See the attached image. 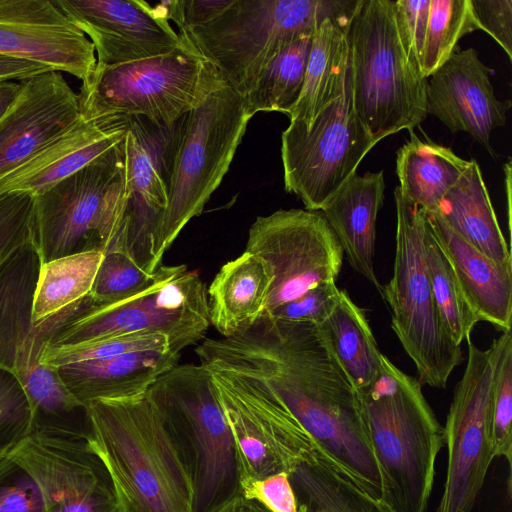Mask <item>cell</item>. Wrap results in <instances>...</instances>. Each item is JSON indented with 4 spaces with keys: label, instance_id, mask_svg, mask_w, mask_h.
<instances>
[{
    "label": "cell",
    "instance_id": "14",
    "mask_svg": "<svg viewBox=\"0 0 512 512\" xmlns=\"http://www.w3.org/2000/svg\"><path fill=\"white\" fill-rule=\"evenodd\" d=\"M245 251L258 256L273 278L264 313L321 283L336 282L344 256L322 213L306 209L258 216L249 228Z\"/></svg>",
    "mask_w": 512,
    "mask_h": 512
},
{
    "label": "cell",
    "instance_id": "9",
    "mask_svg": "<svg viewBox=\"0 0 512 512\" xmlns=\"http://www.w3.org/2000/svg\"><path fill=\"white\" fill-rule=\"evenodd\" d=\"M183 35V34H182ZM170 53L130 63L95 67L78 94L80 112L88 119L145 117L171 129L225 83L183 35Z\"/></svg>",
    "mask_w": 512,
    "mask_h": 512
},
{
    "label": "cell",
    "instance_id": "49",
    "mask_svg": "<svg viewBox=\"0 0 512 512\" xmlns=\"http://www.w3.org/2000/svg\"><path fill=\"white\" fill-rule=\"evenodd\" d=\"M50 71L54 70L31 61L0 55V82L23 81Z\"/></svg>",
    "mask_w": 512,
    "mask_h": 512
},
{
    "label": "cell",
    "instance_id": "43",
    "mask_svg": "<svg viewBox=\"0 0 512 512\" xmlns=\"http://www.w3.org/2000/svg\"><path fill=\"white\" fill-rule=\"evenodd\" d=\"M340 296L336 282L321 283L298 299L288 302L271 312L264 313L275 320L321 325L334 310Z\"/></svg>",
    "mask_w": 512,
    "mask_h": 512
},
{
    "label": "cell",
    "instance_id": "2",
    "mask_svg": "<svg viewBox=\"0 0 512 512\" xmlns=\"http://www.w3.org/2000/svg\"><path fill=\"white\" fill-rule=\"evenodd\" d=\"M85 410L87 442L109 476L119 512H193L186 462L146 393L95 400Z\"/></svg>",
    "mask_w": 512,
    "mask_h": 512
},
{
    "label": "cell",
    "instance_id": "5",
    "mask_svg": "<svg viewBox=\"0 0 512 512\" xmlns=\"http://www.w3.org/2000/svg\"><path fill=\"white\" fill-rule=\"evenodd\" d=\"M358 0H232L209 23L180 33L244 98L266 64L288 42L314 34L331 18L350 22Z\"/></svg>",
    "mask_w": 512,
    "mask_h": 512
},
{
    "label": "cell",
    "instance_id": "1",
    "mask_svg": "<svg viewBox=\"0 0 512 512\" xmlns=\"http://www.w3.org/2000/svg\"><path fill=\"white\" fill-rule=\"evenodd\" d=\"M195 353L210 371L267 387L333 467L381 498L380 474L359 393L318 326L262 316L246 332L203 340Z\"/></svg>",
    "mask_w": 512,
    "mask_h": 512
},
{
    "label": "cell",
    "instance_id": "41",
    "mask_svg": "<svg viewBox=\"0 0 512 512\" xmlns=\"http://www.w3.org/2000/svg\"><path fill=\"white\" fill-rule=\"evenodd\" d=\"M32 430V413L26 393L13 373L0 368V458Z\"/></svg>",
    "mask_w": 512,
    "mask_h": 512
},
{
    "label": "cell",
    "instance_id": "4",
    "mask_svg": "<svg viewBox=\"0 0 512 512\" xmlns=\"http://www.w3.org/2000/svg\"><path fill=\"white\" fill-rule=\"evenodd\" d=\"M349 86L359 120L377 143L427 117L426 84L400 41L392 0H358L347 28Z\"/></svg>",
    "mask_w": 512,
    "mask_h": 512
},
{
    "label": "cell",
    "instance_id": "12",
    "mask_svg": "<svg viewBox=\"0 0 512 512\" xmlns=\"http://www.w3.org/2000/svg\"><path fill=\"white\" fill-rule=\"evenodd\" d=\"M210 372L232 433L240 485L280 472L289 474L298 464L322 454L288 408L263 384Z\"/></svg>",
    "mask_w": 512,
    "mask_h": 512
},
{
    "label": "cell",
    "instance_id": "6",
    "mask_svg": "<svg viewBox=\"0 0 512 512\" xmlns=\"http://www.w3.org/2000/svg\"><path fill=\"white\" fill-rule=\"evenodd\" d=\"M252 117L244 99L224 84L173 127L165 181L168 204L158 231L161 260L222 182Z\"/></svg>",
    "mask_w": 512,
    "mask_h": 512
},
{
    "label": "cell",
    "instance_id": "20",
    "mask_svg": "<svg viewBox=\"0 0 512 512\" xmlns=\"http://www.w3.org/2000/svg\"><path fill=\"white\" fill-rule=\"evenodd\" d=\"M81 115L78 94L61 72L20 81L0 117V179L19 167Z\"/></svg>",
    "mask_w": 512,
    "mask_h": 512
},
{
    "label": "cell",
    "instance_id": "42",
    "mask_svg": "<svg viewBox=\"0 0 512 512\" xmlns=\"http://www.w3.org/2000/svg\"><path fill=\"white\" fill-rule=\"evenodd\" d=\"M33 206V195H2L0 208V269L17 249L32 241Z\"/></svg>",
    "mask_w": 512,
    "mask_h": 512
},
{
    "label": "cell",
    "instance_id": "10",
    "mask_svg": "<svg viewBox=\"0 0 512 512\" xmlns=\"http://www.w3.org/2000/svg\"><path fill=\"white\" fill-rule=\"evenodd\" d=\"M394 198V269L382 297L391 308V327L415 364L419 381L443 389L463 357L461 346L446 331L433 298L425 256L427 213L404 198L397 187Z\"/></svg>",
    "mask_w": 512,
    "mask_h": 512
},
{
    "label": "cell",
    "instance_id": "19",
    "mask_svg": "<svg viewBox=\"0 0 512 512\" xmlns=\"http://www.w3.org/2000/svg\"><path fill=\"white\" fill-rule=\"evenodd\" d=\"M493 72L474 48L456 50L426 84L427 114L436 116L453 133H468L491 154V133L505 125L512 105L496 97Z\"/></svg>",
    "mask_w": 512,
    "mask_h": 512
},
{
    "label": "cell",
    "instance_id": "27",
    "mask_svg": "<svg viewBox=\"0 0 512 512\" xmlns=\"http://www.w3.org/2000/svg\"><path fill=\"white\" fill-rule=\"evenodd\" d=\"M348 25L327 18L314 33L304 84L288 114L290 122L309 127L325 108L346 91L350 69Z\"/></svg>",
    "mask_w": 512,
    "mask_h": 512
},
{
    "label": "cell",
    "instance_id": "35",
    "mask_svg": "<svg viewBox=\"0 0 512 512\" xmlns=\"http://www.w3.org/2000/svg\"><path fill=\"white\" fill-rule=\"evenodd\" d=\"M103 256L101 251H89L42 263L33 299V324L85 298Z\"/></svg>",
    "mask_w": 512,
    "mask_h": 512
},
{
    "label": "cell",
    "instance_id": "33",
    "mask_svg": "<svg viewBox=\"0 0 512 512\" xmlns=\"http://www.w3.org/2000/svg\"><path fill=\"white\" fill-rule=\"evenodd\" d=\"M289 478L302 512H394L333 467L321 454L298 464Z\"/></svg>",
    "mask_w": 512,
    "mask_h": 512
},
{
    "label": "cell",
    "instance_id": "22",
    "mask_svg": "<svg viewBox=\"0 0 512 512\" xmlns=\"http://www.w3.org/2000/svg\"><path fill=\"white\" fill-rule=\"evenodd\" d=\"M427 213V212H426ZM432 234L481 321L511 330L512 267H503L460 237L437 213H427Z\"/></svg>",
    "mask_w": 512,
    "mask_h": 512
},
{
    "label": "cell",
    "instance_id": "25",
    "mask_svg": "<svg viewBox=\"0 0 512 512\" xmlns=\"http://www.w3.org/2000/svg\"><path fill=\"white\" fill-rule=\"evenodd\" d=\"M272 275L255 254L244 251L226 262L207 288L209 322L221 337L246 332L262 317Z\"/></svg>",
    "mask_w": 512,
    "mask_h": 512
},
{
    "label": "cell",
    "instance_id": "11",
    "mask_svg": "<svg viewBox=\"0 0 512 512\" xmlns=\"http://www.w3.org/2000/svg\"><path fill=\"white\" fill-rule=\"evenodd\" d=\"M210 326L207 289L196 270L185 264L160 265L153 280L138 293L107 305L86 296L77 314L49 344L70 345L133 333H157L169 338L181 353L205 337Z\"/></svg>",
    "mask_w": 512,
    "mask_h": 512
},
{
    "label": "cell",
    "instance_id": "26",
    "mask_svg": "<svg viewBox=\"0 0 512 512\" xmlns=\"http://www.w3.org/2000/svg\"><path fill=\"white\" fill-rule=\"evenodd\" d=\"M44 344L41 337L31 333L15 373L30 405L32 430L87 437L85 406L66 386L58 368L40 362Z\"/></svg>",
    "mask_w": 512,
    "mask_h": 512
},
{
    "label": "cell",
    "instance_id": "30",
    "mask_svg": "<svg viewBox=\"0 0 512 512\" xmlns=\"http://www.w3.org/2000/svg\"><path fill=\"white\" fill-rule=\"evenodd\" d=\"M468 165L469 160L451 148L423 141L410 131V139L397 151V188L404 198L433 213Z\"/></svg>",
    "mask_w": 512,
    "mask_h": 512
},
{
    "label": "cell",
    "instance_id": "47",
    "mask_svg": "<svg viewBox=\"0 0 512 512\" xmlns=\"http://www.w3.org/2000/svg\"><path fill=\"white\" fill-rule=\"evenodd\" d=\"M478 29L489 34L512 60V0H470Z\"/></svg>",
    "mask_w": 512,
    "mask_h": 512
},
{
    "label": "cell",
    "instance_id": "31",
    "mask_svg": "<svg viewBox=\"0 0 512 512\" xmlns=\"http://www.w3.org/2000/svg\"><path fill=\"white\" fill-rule=\"evenodd\" d=\"M120 148L124 178L130 192L128 217L131 232L141 242L156 243L158 251L160 219L168 204L165 180L132 121Z\"/></svg>",
    "mask_w": 512,
    "mask_h": 512
},
{
    "label": "cell",
    "instance_id": "36",
    "mask_svg": "<svg viewBox=\"0 0 512 512\" xmlns=\"http://www.w3.org/2000/svg\"><path fill=\"white\" fill-rule=\"evenodd\" d=\"M425 256L434 302L446 331L459 346L463 341L470 342L471 333L481 320L468 302L449 261L435 240L428 220Z\"/></svg>",
    "mask_w": 512,
    "mask_h": 512
},
{
    "label": "cell",
    "instance_id": "40",
    "mask_svg": "<svg viewBox=\"0 0 512 512\" xmlns=\"http://www.w3.org/2000/svg\"><path fill=\"white\" fill-rule=\"evenodd\" d=\"M155 271H147L124 252H106L87 297L94 305L118 302L144 289Z\"/></svg>",
    "mask_w": 512,
    "mask_h": 512
},
{
    "label": "cell",
    "instance_id": "45",
    "mask_svg": "<svg viewBox=\"0 0 512 512\" xmlns=\"http://www.w3.org/2000/svg\"><path fill=\"white\" fill-rule=\"evenodd\" d=\"M393 3L403 49L413 67L423 76L421 61L430 0H397Z\"/></svg>",
    "mask_w": 512,
    "mask_h": 512
},
{
    "label": "cell",
    "instance_id": "17",
    "mask_svg": "<svg viewBox=\"0 0 512 512\" xmlns=\"http://www.w3.org/2000/svg\"><path fill=\"white\" fill-rule=\"evenodd\" d=\"M92 42L97 65L113 66L172 52L184 36L146 1L53 0Z\"/></svg>",
    "mask_w": 512,
    "mask_h": 512
},
{
    "label": "cell",
    "instance_id": "39",
    "mask_svg": "<svg viewBox=\"0 0 512 512\" xmlns=\"http://www.w3.org/2000/svg\"><path fill=\"white\" fill-rule=\"evenodd\" d=\"M171 349L169 338L157 333H133L70 345L45 343L40 362L56 368L147 350ZM172 350V349H171Z\"/></svg>",
    "mask_w": 512,
    "mask_h": 512
},
{
    "label": "cell",
    "instance_id": "34",
    "mask_svg": "<svg viewBox=\"0 0 512 512\" xmlns=\"http://www.w3.org/2000/svg\"><path fill=\"white\" fill-rule=\"evenodd\" d=\"M313 35L294 38L266 64L251 91L243 98L249 114L276 111L288 116L304 84Z\"/></svg>",
    "mask_w": 512,
    "mask_h": 512
},
{
    "label": "cell",
    "instance_id": "13",
    "mask_svg": "<svg viewBox=\"0 0 512 512\" xmlns=\"http://www.w3.org/2000/svg\"><path fill=\"white\" fill-rule=\"evenodd\" d=\"M376 144L354 111L348 79L344 94L309 127L290 122L282 132L285 190L300 198L306 210L320 211Z\"/></svg>",
    "mask_w": 512,
    "mask_h": 512
},
{
    "label": "cell",
    "instance_id": "23",
    "mask_svg": "<svg viewBox=\"0 0 512 512\" xmlns=\"http://www.w3.org/2000/svg\"><path fill=\"white\" fill-rule=\"evenodd\" d=\"M384 171L352 176L320 209L352 268L382 296L374 269L376 221L383 204Z\"/></svg>",
    "mask_w": 512,
    "mask_h": 512
},
{
    "label": "cell",
    "instance_id": "28",
    "mask_svg": "<svg viewBox=\"0 0 512 512\" xmlns=\"http://www.w3.org/2000/svg\"><path fill=\"white\" fill-rule=\"evenodd\" d=\"M465 241L503 267H512L508 244L501 231L481 169L475 159L449 189L437 210Z\"/></svg>",
    "mask_w": 512,
    "mask_h": 512
},
{
    "label": "cell",
    "instance_id": "3",
    "mask_svg": "<svg viewBox=\"0 0 512 512\" xmlns=\"http://www.w3.org/2000/svg\"><path fill=\"white\" fill-rule=\"evenodd\" d=\"M381 480V499L394 512H427L443 426L418 378L386 356L376 379L358 391Z\"/></svg>",
    "mask_w": 512,
    "mask_h": 512
},
{
    "label": "cell",
    "instance_id": "50",
    "mask_svg": "<svg viewBox=\"0 0 512 512\" xmlns=\"http://www.w3.org/2000/svg\"><path fill=\"white\" fill-rule=\"evenodd\" d=\"M212 512H270L262 504L248 499L241 493L225 501Z\"/></svg>",
    "mask_w": 512,
    "mask_h": 512
},
{
    "label": "cell",
    "instance_id": "29",
    "mask_svg": "<svg viewBox=\"0 0 512 512\" xmlns=\"http://www.w3.org/2000/svg\"><path fill=\"white\" fill-rule=\"evenodd\" d=\"M40 266L39 255L29 241L0 269V368L13 374L33 329V299Z\"/></svg>",
    "mask_w": 512,
    "mask_h": 512
},
{
    "label": "cell",
    "instance_id": "24",
    "mask_svg": "<svg viewBox=\"0 0 512 512\" xmlns=\"http://www.w3.org/2000/svg\"><path fill=\"white\" fill-rule=\"evenodd\" d=\"M181 353L171 349L138 351L59 367L73 395L86 407L100 399L144 395L163 373L178 364Z\"/></svg>",
    "mask_w": 512,
    "mask_h": 512
},
{
    "label": "cell",
    "instance_id": "32",
    "mask_svg": "<svg viewBox=\"0 0 512 512\" xmlns=\"http://www.w3.org/2000/svg\"><path fill=\"white\" fill-rule=\"evenodd\" d=\"M357 391L370 385L382 369L383 355L365 311L346 290L329 317L318 326Z\"/></svg>",
    "mask_w": 512,
    "mask_h": 512
},
{
    "label": "cell",
    "instance_id": "18",
    "mask_svg": "<svg viewBox=\"0 0 512 512\" xmlns=\"http://www.w3.org/2000/svg\"><path fill=\"white\" fill-rule=\"evenodd\" d=\"M0 55L89 82L96 54L88 37L50 0H0Z\"/></svg>",
    "mask_w": 512,
    "mask_h": 512
},
{
    "label": "cell",
    "instance_id": "8",
    "mask_svg": "<svg viewBox=\"0 0 512 512\" xmlns=\"http://www.w3.org/2000/svg\"><path fill=\"white\" fill-rule=\"evenodd\" d=\"M120 143L34 196L32 243L41 264L82 252L105 254L121 248L130 192Z\"/></svg>",
    "mask_w": 512,
    "mask_h": 512
},
{
    "label": "cell",
    "instance_id": "48",
    "mask_svg": "<svg viewBox=\"0 0 512 512\" xmlns=\"http://www.w3.org/2000/svg\"><path fill=\"white\" fill-rule=\"evenodd\" d=\"M232 0H173L159 3L168 21H173L180 33L201 27L218 17Z\"/></svg>",
    "mask_w": 512,
    "mask_h": 512
},
{
    "label": "cell",
    "instance_id": "44",
    "mask_svg": "<svg viewBox=\"0 0 512 512\" xmlns=\"http://www.w3.org/2000/svg\"><path fill=\"white\" fill-rule=\"evenodd\" d=\"M0 512H45L35 483L5 456L0 458Z\"/></svg>",
    "mask_w": 512,
    "mask_h": 512
},
{
    "label": "cell",
    "instance_id": "15",
    "mask_svg": "<svg viewBox=\"0 0 512 512\" xmlns=\"http://www.w3.org/2000/svg\"><path fill=\"white\" fill-rule=\"evenodd\" d=\"M497 354L496 341L482 350L468 342L467 362L443 426L448 460L436 512H472L495 458L488 405Z\"/></svg>",
    "mask_w": 512,
    "mask_h": 512
},
{
    "label": "cell",
    "instance_id": "46",
    "mask_svg": "<svg viewBox=\"0 0 512 512\" xmlns=\"http://www.w3.org/2000/svg\"><path fill=\"white\" fill-rule=\"evenodd\" d=\"M240 492L270 512H301L287 472L245 482L240 485Z\"/></svg>",
    "mask_w": 512,
    "mask_h": 512
},
{
    "label": "cell",
    "instance_id": "38",
    "mask_svg": "<svg viewBox=\"0 0 512 512\" xmlns=\"http://www.w3.org/2000/svg\"><path fill=\"white\" fill-rule=\"evenodd\" d=\"M497 354L491 386L488 423L495 457L512 460V334L502 332L495 339Z\"/></svg>",
    "mask_w": 512,
    "mask_h": 512
},
{
    "label": "cell",
    "instance_id": "21",
    "mask_svg": "<svg viewBox=\"0 0 512 512\" xmlns=\"http://www.w3.org/2000/svg\"><path fill=\"white\" fill-rule=\"evenodd\" d=\"M129 124V119H88L80 115L0 179V196L42 193L116 147Z\"/></svg>",
    "mask_w": 512,
    "mask_h": 512
},
{
    "label": "cell",
    "instance_id": "7",
    "mask_svg": "<svg viewBox=\"0 0 512 512\" xmlns=\"http://www.w3.org/2000/svg\"><path fill=\"white\" fill-rule=\"evenodd\" d=\"M146 395L186 462L194 488L193 512H212L241 493L234 441L211 372L200 363L176 364Z\"/></svg>",
    "mask_w": 512,
    "mask_h": 512
},
{
    "label": "cell",
    "instance_id": "37",
    "mask_svg": "<svg viewBox=\"0 0 512 512\" xmlns=\"http://www.w3.org/2000/svg\"><path fill=\"white\" fill-rule=\"evenodd\" d=\"M479 30L470 0H430L421 68L427 79L455 51L466 34Z\"/></svg>",
    "mask_w": 512,
    "mask_h": 512
},
{
    "label": "cell",
    "instance_id": "16",
    "mask_svg": "<svg viewBox=\"0 0 512 512\" xmlns=\"http://www.w3.org/2000/svg\"><path fill=\"white\" fill-rule=\"evenodd\" d=\"M35 483L45 512H119L87 437L32 430L3 454Z\"/></svg>",
    "mask_w": 512,
    "mask_h": 512
},
{
    "label": "cell",
    "instance_id": "51",
    "mask_svg": "<svg viewBox=\"0 0 512 512\" xmlns=\"http://www.w3.org/2000/svg\"><path fill=\"white\" fill-rule=\"evenodd\" d=\"M20 90V81H1L0 82V117L15 99Z\"/></svg>",
    "mask_w": 512,
    "mask_h": 512
}]
</instances>
